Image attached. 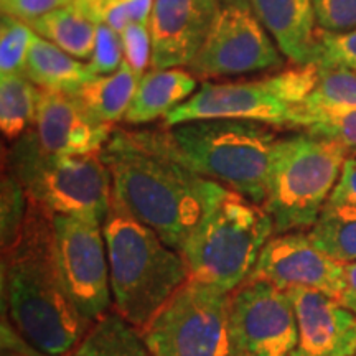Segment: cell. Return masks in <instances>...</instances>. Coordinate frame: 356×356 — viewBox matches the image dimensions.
Wrapping results in <instances>:
<instances>
[{
	"label": "cell",
	"mask_w": 356,
	"mask_h": 356,
	"mask_svg": "<svg viewBox=\"0 0 356 356\" xmlns=\"http://www.w3.org/2000/svg\"><path fill=\"white\" fill-rule=\"evenodd\" d=\"M53 216L55 213L29 200L19 241L2 252V296L17 337L40 355L66 356L89 325L65 286Z\"/></svg>",
	"instance_id": "7a4b0ae2"
},
{
	"label": "cell",
	"mask_w": 356,
	"mask_h": 356,
	"mask_svg": "<svg viewBox=\"0 0 356 356\" xmlns=\"http://www.w3.org/2000/svg\"><path fill=\"white\" fill-rule=\"evenodd\" d=\"M113 131L114 126L96 121L76 95L44 89L29 129L44 152L56 155H99Z\"/></svg>",
	"instance_id": "9a60e30c"
},
{
	"label": "cell",
	"mask_w": 356,
	"mask_h": 356,
	"mask_svg": "<svg viewBox=\"0 0 356 356\" xmlns=\"http://www.w3.org/2000/svg\"><path fill=\"white\" fill-rule=\"evenodd\" d=\"M24 74L44 91L78 95L84 84L96 78L88 65L37 35L30 48Z\"/></svg>",
	"instance_id": "d6986e66"
},
{
	"label": "cell",
	"mask_w": 356,
	"mask_h": 356,
	"mask_svg": "<svg viewBox=\"0 0 356 356\" xmlns=\"http://www.w3.org/2000/svg\"><path fill=\"white\" fill-rule=\"evenodd\" d=\"M345 264L333 261L310 241L304 231L274 234L262 248L246 280H266L280 291L304 287L340 300ZM244 280V282H246Z\"/></svg>",
	"instance_id": "4fadbf2b"
},
{
	"label": "cell",
	"mask_w": 356,
	"mask_h": 356,
	"mask_svg": "<svg viewBox=\"0 0 356 356\" xmlns=\"http://www.w3.org/2000/svg\"><path fill=\"white\" fill-rule=\"evenodd\" d=\"M275 234L264 207L220 185L180 254L190 277L234 292Z\"/></svg>",
	"instance_id": "277c9868"
},
{
	"label": "cell",
	"mask_w": 356,
	"mask_h": 356,
	"mask_svg": "<svg viewBox=\"0 0 356 356\" xmlns=\"http://www.w3.org/2000/svg\"><path fill=\"white\" fill-rule=\"evenodd\" d=\"M231 293L190 277L140 332L152 356H234Z\"/></svg>",
	"instance_id": "9c48e42d"
},
{
	"label": "cell",
	"mask_w": 356,
	"mask_h": 356,
	"mask_svg": "<svg viewBox=\"0 0 356 356\" xmlns=\"http://www.w3.org/2000/svg\"><path fill=\"white\" fill-rule=\"evenodd\" d=\"M252 12L293 65L314 63L318 44L312 0H249Z\"/></svg>",
	"instance_id": "e0dca14e"
},
{
	"label": "cell",
	"mask_w": 356,
	"mask_h": 356,
	"mask_svg": "<svg viewBox=\"0 0 356 356\" xmlns=\"http://www.w3.org/2000/svg\"><path fill=\"white\" fill-rule=\"evenodd\" d=\"M330 202L337 203H348L356 207V157H348L345 162L341 177L333 190L332 197L328 198Z\"/></svg>",
	"instance_id": "836d02e7"
},
{
	"label": "cell",
	"mask_w": 356,
	"mask_h": 356,
	"mask_svg": "<svg viewBox=\"0 0 356 356\" xmlns=\"http://www.w3.org/2000/svg\"><path fill=\"white\" fill-rule=\"evenodd\" d=\"M3 170L17 178L32 202L55 215L108 216L113 184L101 155H56L40 147L26 131L3 154Z\"/></svg>",
	"instance_id": "52a82bcc"
},
{
	"label": "cell",
	"mask_w": 356,
	"mask_h": 356,
	"mask_svg": "<svg viewBox=\"0 0 356 356\" xmlns=\"http://www.w3.org/2000/svg\"><path fill=\"white\" fill-rule=\"evenodd\" d=\"M108 248L113 312L142 332L154 315L190 279L177 249L113 197L102 222Z\"/></svg>",
	"instance_id": "3957f363"
},
{
	"label": "cell",
	"mask_w": 356,
	"mask_h": 356,
	"mask_svg": "<svg viewBox=\"0 0 356 356\" xmlns=\"http://www.w3.org/2000/svg\"><path fill=\"white\" fill-rule=\"evenodd\" d=\"M139 79L131 66L122 61L118 71L92 78L76 96L96 121L114 126L115 122L124 121Z\"/></svg>",
	"instance_id": "44dd1931"
},
{
	"label": "cell",
	"mask_w": 356,
	"mask_h": 356,
	"mask_svg": "<svg viewBox=\"0 0 356 356\" xmlns=\"http://www.w3.org/2000/svg\"><path fill=\"white\" fill-rule=\"evenodd\" d=\"M40 88L24 73L0 76V129L8 142L19 140L33 126Z\"/></svg>",
	"instance_id": "cb8c5ba5"
},
{
	"label": "cell",
	"mask_w": 356,
	"mask_h": 356,
	"mask_svg": "<svg viewBox=\"0 0 356 356\" xmlns=\"http://www.w3.org/2000/svg\"><path fill=\"white\" fill-rule=\"evenodd\" d=\"M113 197L180 252L220 184L195 172L170 129H115L102 149Z\"/></svg>",
	"instance_id": "6da1fadb"
},
{
	"label": "cell",
	"mask_w": 356,
	"mask_h": 356,
	"mask_svg": "<svg viewBox=\"0 0 356 356\" xmlns=\"http://www.w3.org/2000/svg\"><path fill=\"white\" fill-rule=\"evenodd\" d=\"M197 76L181 68L150 70L139 79L124 122L144 126L165 119L173 109L197 92Z\"/></svg>",
	"instance_id": "ac0fdd59"
},
{
	"label": "cell",
	"mask_w": 356,
	"mask_h": 356,
	"mask_svg": "<svg viewBox=\"0 0 356 356\" xmlns=\"http://www.w3.org/2000/svg\"><path fill=\"white\" fill-rule=\"evenodd\" d=\"M101 22L76 2L56 8L29 22L35 33L78 60H89L95 50L97 26Z\"/></svg>",
	"instance_id": "ffe728a7"
},
{
	"label": "cell",
	"mask_w": 356,
	"mask_h": 356,
	"mask_svg": "<svg viewBox=\"0 0 356 356\" xmlns=\"http://www.w3.org/2000/svg\"><path fill=\"white\" fill-rule=\"evenodd\" d=\"M318 68V81L304 104L296 111L292 129L302 114L323 109L356 108V74L345 68Z\"/></svg>",
	"instance_id": "d4e9b609"
},
{
	"label": "cell",
	"mask_w": 356,
	"mask_h": 356,
	"mask_svg": "<svg viewBox=\"0 0 356 356\" xmlns=\"http://www.w3.org/2000/svg\"><path fill=\"white\" fill-rule=\"evenodd\" d=\"M297 320L292 356H356V315L333 297L312 289L286 291Z\"/></svg>",
	"instance_id": "2e32d148"
},
{
	"label": "cell",
	"mask_w": 356,
	"mask_h": 356,
	"mask_svg": "<svg viewBox=\"0 0 356 356\" xmlns=\"http://www.w3.org/2000/svg\"><path fill=\"white\" fill-rule=\"evenodd\" d=\"M351 155H353V157H356V149L351 150Z\"/></svg>",
	"instance_id": "8d00e7d4"
},
{
	"label": "cell",
	"mask_w": 356,
	"mask_h": 356,
	"mask_svg": "<svg viewBox=\"0 0 356 356\" xmlns=\"http://www.w3.org/2000/svg\"><path fill=\"white\" fill-rule=\"evenodd\" d=\"M282 65V53L251 7L222 6L202 50L188 65L203 79L239 76Z\"/></svg>",
	"instance_id": "8fae6325"
},
{
	"label": "cell",
	"mask_w": 356,
	"mask_h": 356,
	"mask_svg": "<svg viewBox=\"0 0 356 356\" xmlns=\"http://www.w3.org/2000/svg\"><path fill=\"white\" fill-rule=\"evenodd\" d=\"M348 157L351 149L346 145L312 134L279 137L264 203L275 234L314 226Z\"/></svg>",
	"instance_id": "8992f818"
},
{
	"label": "cell",
	"mask_w": 356,
	"mask_h": 356,
	"mask_svg": "<svg viewBox=\"0 0 356 356\" xmlns=\"http://www.w3.org/2000/svg\"><path fill=\"white\" fill-rule=\"evenodd\" d=\"M66 356H152L140 332L108 312L91 323L74 350Z\"/></svg>",
	"instance_id": "7402d4cb"
},
{
	"label": "cell",
	"mask_w": 356,
	"mask_h": 356,
	"mask_svg": "<svg viewBox=\"0 0 356 356\" xmlns=\"http://www.w3.org/2000/svg\"><path fill=\"white\" fill-rule=\"evenodd\" d=\"M178 152L200 175L264 207L279 136L267 124L208 119L168 127Z\"/></svg>",
	"instance_id": "5b68a950"
},
{
	"label": "cell",
	"mask_w": 356,
	"mask_h": 356,
	"mask_svg": "<svg viewBox=\"0 0 356 356\" xmlns=\"http://www.w3.org/2000/svg\"><path fill=\"white\" fill-rule=\"evenodd\" d=\"M314 63L323 68H345L356 74V29L345 33L320 29Z\"/></svg>",
	"instance_id": "f1b7e54d"
},
{
	"label": "cell",
	"mask_w": 356,
	"mask_h": 356,
	"mask_svg": "<svg viewBox=\"0 0 356 356\" xmlns=\"http://www.w3.org/2000/svg\"><path fill=\"white\" fill-rule=\"evenodd\" d=\"M338 302L356 315V261L345 264L343 291Z\"/></svg>",
	"instance_id": "e575fe53"
},
{
	"label": "cell",
	"mask_w": 356,
	"mask_h": 356,
	"mask_svg": "<svg viewBox=\"0 0 356 356\" xmlns=\"http://www.w3.org/2000/svg\"><path fill=\"white\" fill-rule=\"evenodd\" d=\"M70 2L73 0H0V7L6 15L15 17L29 24L56 8L68 6Z\"/></svg>",
	"instance_id": "d6a6232c"
},
{
	"label": "cell",
	"mask_w": 356,
	"mask_h": 356,
	"mask_svg": "<svg viewBox=\"0 0 356 356\" xmlns=\"http://www.w3.org/2000/svg\"><path fill=\"white\" fill-rule=\"evenodd\" d=\"M119 35H121L124 61L131 66L137 76L142 78L147 73V66H150V61H152L149 24L134 22Z\"/></svg>",
	"instance_id": "4dcf8cb0"
},
{
	"label": "cell",
	"mask_w": 356,
	"mask_h": 356,
	"mask_svg": "<svg viewBox=\"0 0 356 356\" xmlns=\"http://www.w3.org/2000/svg\"><path fill=\"white\" fill-rule=\"evenodd\" d=\"M124 61V51L121 43V35L111 29L108 24H99L96 33L95 50L88 60V70L95 76H106L114 73Z\"/></svg>",
	"instance_id": "f546056e"
},
{
	"label": "cell",
	"mask_w": 356,
	"mask_h": 356,
	"mask_svg": "<svg viewBox=\"0 0 356 356\" xmlns=\"http://www.w3.org/2000/svg\"><path fill=\"white\" fill-rule=\"evenodd\" d=\"M3 356H7V355H6V353H3Z\"/></svg>",
	"instance_id": "74e56055"
},
{
	"label": "cell",
	"mask_w": 356,
	"mask_h": 356,
	"mask_svg": "<svg viewBox=\"0 0 356 356\" xmlns=\"http://www.w3.org/2000/svg\"><path fill=\"white\" fill-rule=\"evenodd\" d=\"M2 252L8 251L19 241L24 229L26 211H29V197L17 181V178L7 170L2 173Z\"/></svg>",
	"instance_id": "83f0119b"
},
{
	"label": "cell",
	"mask_w": 356,
	"mask_h": 356,
	"mask_svg": "<svg viewBox=\"0 0 356 356\" xmlns=\"http://www.w3.org/2000/svg\"><path fill=\"white\" fill-rule=\"evenodd\" d=\"M317 24L325 32L345 33L356 29V0H312Z\"/></svg>",
	"instance_id": "1f68e13d"
},
{
	"label": "cell",
	"mask_w": 356,
	"mask_h": 356,
	"mask_svg": "<svg viewBox=\"0 0 356 356\" xmlns=\"http://www.w3.org/2000/svg\"><path fill=\"white\" fill-rule=\"evenodd\" d=\"M310 241L333 261H356V207L328 200L317 221L309 229Z\"/></svg>",
	"instance_id": "603a6c76"
},
{
	"label": "cell",
	"mask_w": 356,
	"mask_h": 356,
	"mask_svg": "<svg viewBox=\"0 0 356 356\" xmlns=\"http://www.w3.org/2000/svg\"><path fill=\"white\" fill-rule=\"evenodd\" d=\"M297 131L312 134V136L323 137L340 142L348 147L356 149V108L345 109H323L314 111V113L302 114L297 119Z\"/></svg>",
	"instance_id": "484cf974"
},
{
	"label": "cell",
	"mask_w": 356,
	"mask_h": 356,
	"mask_svg": "<svg viewBox=\"0 0 356 356\" xmlns=\"http://www.w3.org/2000/svg\"><path fill=\"white\" fill-rule=\"evenodd\" d=\"M229 333L234 356H292L296 312L287 292L266 280H246L231 293Z\"/></svg>",
	"instance_id": "7c38bea8"
},
{
	"label": "cell",
	"mask_w": 356,
	"mask_h": 356,
	"mask_svg": "<svg viewBox=\"0 0 356 356\" xmlns=\"http://www.w3.org/2000/svg\"><path fill=\"white\" fill-rule=\"evenodd\" d=\"M37 33L26 22L2 13L0 20V76L24 73Z\"/></svg>",
	"instance_id": "4316f807"
},
{
	"label": "cell",
	"mask_w": 356,
	"mask_h": 356,
	"mask_svg": "<svg viewBox=\"0 0 356 356\" xmlns=\"http://www.w3.org/2000/svg\"><path fill=\"white\" fill-rule=\"evenodd\" d=\"M53 226L65 286L81 318L91 327L113 307L102 222L95 218L55 215Z\"/></svg>",
	"instance_id": "30bf717a"
},
{
	"label": "cell",
	"mask_w": 356,
	"mask_h": 356,
	"mask_svg": "<svg viewBox=\"0 0 356 356\" xmlns=\"http://www.w3.org/2000/svg\"><path fill=\"white\" fill-rule=\"evenodd\" d=\"M222 6H244V7H251L249 0H221Z\"/></svg>",
	"instance_id": "d590c367"
},
{
	"label": "cell",
	"mask_w": 356,
	"mask_h": 356,
	"mask_svg": "<svg viewBox=\"0 0 356 356\" xmlns=\"http://www.w3.org/2000/svg\"><path fill=\"white\" fill-rule=\"evenodd\" d=\"M221 0H154L149 30L154 70L188 66L202 50Z\"/></svg>",
	"instance_id": "5bb4252c"
},
{
	"label": "cell",
	"mask_w": 356,
	"mask_h": 356,
	"mask_svg": "<svg viewBox=\"0 0 356 356\" xmlns=\"http://www.w3.org/2000/svg\"><path fill=\"white\" fill-rule=\"evenodd\" d=\"M318 73V65L307 63L249 81H207L163 119V127L208 119H238L292 129L293 114L314 91Z\"/></svg>",
	"instance_id": "ba28073f"
}]
</instances>
